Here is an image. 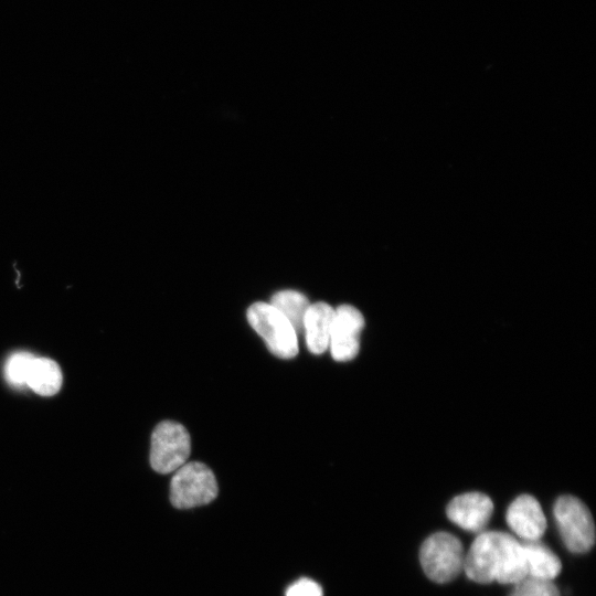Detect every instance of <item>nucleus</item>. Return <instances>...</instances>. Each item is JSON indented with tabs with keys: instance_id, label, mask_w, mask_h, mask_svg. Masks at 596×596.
I'll use <instances>...</instances> for the list:
<instances>
[{
	"instance_id": "13",
	"label": "nucleus",
	"mask_w": 596,
	"mask_h": 596,
	"mask_svg": "<svg viewBox=\"0 0 596 596\" xmlns=\"http://www.w3.org/2000/svg\"><path fill=\"white\" fill-rule=\"evenodd\" d=\"M291 323L297 334L302 333L306 312L310 306L308 298L297 290H280L273 295L270 302Z\"/></svg>"
},
{
	"instance_id": "16",
	"label": "nucleus",
	"mask_w": 596,
	"mask_h": 596,
	"mask_svg": "<svg viewBox=\"0 0 596 596\" xmlns=\"http://www.w3.org/2000/svg\"><path fill=\"white\" fill-rule=\"evenodd\" d=\"M322 588L315 581L309 578H300L291 584L286 596H322Z\"/></svg>"
},
{
	"instance_id": "6",
	"label": "nucleus",
	"mask_w": 596,
	"mask_h": 596,
	"mask_svg": "<svg viewBox=\"0 0 596 596\" xmlns=\"http://www.w3.org/2000/svg\"><path fill=\"white\" fill-rule=\"evenodd\" d=\"M191 451V439L185 427L163 421L151 435L150 465L159 473L175 471L185 464Z\"/></svg>"
},
{
	"instance_id": "12",
	"label": "nucleus",
	"mask_w": 596,
	"mask_h": 596,
	"mask_svg": "<svg viewBox=\"0 0 596 596\" xmlns=\"http://www.w3.org/2000/svg\"><path fill=\"white\" fill-rule=\"evenodd\" d=\"M528 575L553 581L562 568L560 558L540 540L522 541Z\"/></svg>"
},
{
	"instance_id": "11",
	"label": "nucleus",
	"mask_w": 596,
	"mask_h": 596,
	"mask_svg": "<svg viewBox=\"0 0 596 596\" xmlns=\"http://www.w3.org/2000/svg\"><path fill=\"white\" fill-rule=\"evenodd\" d=\"M62 372L58 364L47 358L33 356L25 386L41 396H52L62 386Z\"/></svg>"
},
{
	"instance_id": "7",
	"label": "nucleus",
	"mask_w": 596,
	"mask_h": 596,
	"mask_svg": "<svg viewBox=\"0 0 596 596\" xmlns=\"http://www.w3.org/2000/svg\"><path fill=\"white\" fill-rule=\"evenodd\" d=\"M363 327L364 318L355 307L341 305L334 309L329 349L336 361L345 362L356 356Z\"/></svg>"
},
{
	"instance_id": "15",
	"label": "nucleus",
	"mask_w": 596,
	"mask_h": 596,
	"mask_svg": "<svg viewBox=\"0 0 596 596\" xmlns=\"http://www.w3.org/2000/svg\"><path fill=\"white\" fill-rule=\"evenodd\" d=\"M34 354L30 352H15L6 362L4 375L14 386H25L28 372Z\"/></svg>"
},
{
	"instance_id": "3",
	"label": "nucleus",
	"mask_w": 596,
	"mask_h": 596,
	"mask_svg": "<svg viewBox=\"0 0 596 596\" xmlns=\"http://www.w3.org/2000/svg\"><path fill=\"white\" fill-rule=\"evenodd\" d=\"M246 317L274 355L291 359L298 354V334L286 317L269 302L251 305Z\"/></svg>"
},
{
	"instance_id": "8",
	"label": "nucleus",
	"mask_w": 596,
	"mask_h": 596,
	"mask_svg": "<svg viewBox=\"0 0 596 596\" xmlns=\"http://www.w3.org/2000/svg\"><path fill=\"white\" fill-rule=\"evenodd\" d=\"M493 503L481 492H467L455 497L447 505L448 519L461 529L481 533L492 515Z\"/></svg>"
},
{
	"instance_id": "2",
	"label": "nucleus",
	"mask_w": 596,
	"mask_h": 596,
	"mask_svg": "<svg viewBox=\"0 0 596 596\" xmlns=\"http://www.w3.org/2000/svg\"><path fill=\"white\" fill-rule=\"evenodd\" d=\"M466 552L450 533L437 532L421 546L419 561L426 576L439 584L454 581L462 571Z\"/></svg>"
},
{
	"instance_id": "14",
	"label": "nucleus",
	"mask_w": 596,
	"mask_h": 596,
	"mask_svg": "<svg viewBox=\"0 0 596 596\" xmlns=\"http://www.w3.org/2000/svg\"><path fill=\"white\" fill-rule=\"evenodd\" d=\"M509 596H560V592L552 581L526 575L514 584Z\"/></svg>"
},
{
	"instance_id": "1",
	"label": "nucleus",
	"mask_w": 596,
	"mask_h": 596,
	"mask_svg": "<svg viewBox=\"0 0 596 596\" xmlns=\"http://www.w3.org/2000/svg\"><path fill=\"white\" fill-rule=\"evenodd\" d=\"M464 571L473 582L515 584L528 575L522 542L500 531H483L465 555Z\"/></svg>"
},
{
	"instance_id": "10",
	"label": "nucleus",
	"mask_w": 596,
	"mask_h": 596,
	"mask_svg": "<svg viewBox=\"0 0 596 596\" xmlns=\"http://www.w3.org/2000/svg\"><path fill=\"white\" fill-rule=\"evenodd\" d=\"M334 309L327 302L310 304L302 326L308 350L321 354L329 349Z\"/></svg>"
},
{
	"instance_id": "5",
	"label": "nucleus",
	"mask_w": 596,
	"mask_h": 596,
	"mask_svg": "<svg viewBox=\"0 0 596 596\" xmlns=\"http://www.w3.org/2000/svg\"><path fill=\"white\" fill-rule=\"evenodd\" d=\"M554 517L565 546L586 553L595 543V525L588 508L573 496H562L554 504Z\"/></svg>"
},
{
	"instance_id": "4",
	"label": "nucleus",
	"mask_w": 596,
	"mask_h": 596,
	"mask_svg": "<svg viewBox=\"0 0 596 596\" xmlns=\"http://www.w3.org/2000/svg\"><path fill=\"white\" fill-rule=\"evenodd\" d=\"M217 496L213 471L203 462L191 461L175 470L170 483V501L178 509L211 502Z\"/></svg>"
},
{
	"instance_id": "9",
	"label": "nucleus",
	"mask_w": 596,
	"mask_h": 596,
	"mask_svg": "<svg viewBox=\"0 0 596 596\" xmlns=\"http://www.w3.org/2000/svg\"><path fill=\"white\" fill-rule=\"evenodd\" d=\"M505 520L522 541L540 540L546 529V519L542 508L530 494L519 496L512 501L507 510Z\"/></svg>"
}]
</instances>
